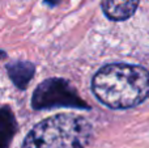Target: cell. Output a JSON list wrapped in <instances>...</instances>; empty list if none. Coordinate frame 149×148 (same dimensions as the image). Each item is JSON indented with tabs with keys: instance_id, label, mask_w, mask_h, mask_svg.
Returning <instances> with one entry per match:
<instances>
[{
	"instance_id": "obj_4",
	"label": "cell",
	"mask_w": 149,
	"mask_h": 148,
	"mask_svg": "<svg viewBox=\"0 0 149 148\" xmlns=\"http://www.w3.org/2000/svg\"><path fill=\"white\" fill-rule=\"evenodd\" d=\"M139 0H103L102 8L110 20L123 21L135 13Z\"/></svg>"
},
{
	"instance_id": "obj_3",
	"label": "cell",
	"mask_w": 149,
	"mask_h": 148,
	"mask_svg": "<svg viewBox=\"0 0 149 148\" xmlns=\"http://www.w3.org/2000/svg\"><path fill=\"white\" fill-rule=\"evenodd\" d=\"M33 105L37 109L51 106H85L67 81L60 79H50L42 83L34 93Z\"/></svg>"
},
{
	"instance_id": "obj_2",
	"label": "cell",
	"mask_w": 149,
	"mask_h": 148,
	"mask_svg": "<svg viewBox=\"0 0 149 148\" xmlns=\"http://www.w3.org/2000/svg\"><path fill=\"white\" fill-rule=\"evenodd\" d=\"M90 136L92 126L85 118L58 114L34 126L22 148H84Z\"/></svg>"
},
{
	"instance_id": "obj_5",
	"label": "cell",
	"mask_w": 149,
	"mask_h": 148,
	"mask_svg": "<svg viewBox=\"0 0 149 148\" xmlns=\"http://www.w3.org/2000/svg\"><path fill=\"white\" fill-rule=\"evenodd\" d=\"M47 3H50V4H56L58 1H59V0H46Z\"/></svg>"
},
{
	"instance_id": "obj_1",
	"label": "cell",
	"mask_w": 149,
	"mask_h": 148,
	"mask_svg": "<svg viewBox=\"0 0 149 148\" xmlns=\"http://www.w3.org/2000/svg\"><path fill=\"white\" fill-rule=\"evenodd\" d=\"M95 97L111 109H128L149 96V72L140 66L113 63L102 67L93 77Z\"/></svg>"
}]
</instances>
